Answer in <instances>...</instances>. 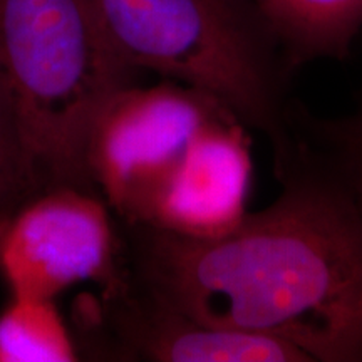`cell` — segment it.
<instances>
[{
	"label": "cell",
	"instance_id": "1",
	"mask_svg": "<svg viewBox=\"0 0 362 362\" xmlns=\"http://www.w3.org/2000/svg\"><path fill=\"white\" fill-rule=\"evenodd\" d=\"M274 175L277 198L221 238L124 225L128 282L203 324L291 344L312 362H362V215L293 146Z\"/></svg>",
	"mask_w": 362,
	"mask_h": 362
},
{
	"label": "cell",
	"instance_id": "2",
	"mask_svg": "<svg viewBox=\"0 0 362 362\" xmlns=\"http://www.w3.org/2000/svg\"><path fill=\"white\" fill-rule=\"evenodd\" d=\"M0 64L39 192L93 189L90 134L139 74L112 47L93 0H0Z\"/></svg>",
	"mask_w": 362,
	"mask_h": 362
},
{
	"label": "cell",
	"instance_id": "3",
	"mask_svg": "<svg viewBox=\"0 0 362 362\" xmlns=\"http://www.w3.org/2000/svg\"><path fill=\"white\" fill-rule=\"evenodd\" d=\"M112 47L136 71L202 90L270 144L291 148L296 72L252 0H93Z\"/></svg>",
	"mask_w": 362,
	"mask_h": 362
},
{
	"label": "cell",
	"instance_id": "4",
	"mask_svg": "<svg viewBox=\"0 0 362 362\" xmlns=\"http://www.w3.org/2000/svg\"><path fill=\"white\" fill-rule=\"evenodd\" d=\"M226 112L214 98L176 81L128 86L104 107L90 134V183L124 225L139 223L194 136Z\"/></svg>",
	"mask_w": 362,
	"mask_h": 362
},
{
	"label": "cell",
	"instance_id": "5",
	"mask_svg": "<svg viewBox=\"0 0 362 362\" xmlns=\"http://www.w3.org/2000/svg\"><path fill=\"white\" fill-rule=\"evenodd\" d=\"M111 208L93 189L57 187L27 200L0 223V275L11 293L56 298L78 284L115 291L121 270Z\"/></svg>",
	"mask_w": 362,
	"mask_h": 362
},
{
	"label": "cell",
	"instance_id": "6",
	"mask_svg": "<svg viewBox=\"0 0 362 362\" xmlns=\"http://www.w3.org/2000/svg\"><path fill=\"white\" fill-rule=\"evenodd\" d=\"M252 181L250 129L226 112L194 136L134 225L187 238H221L237 230L250 211Z\"/></svg>",
	"mask_w": 362,
	"mask_h": 362
},
{
	"label": "cell",
	"instance_id": "7",
	"mask_svg": "<svg viewBox=\"0 0 362 362\" xmlns=\"http://www.w3.org/2000/svg\"><path fill=\"white\" fill-rule=\"evenodd\" d=\"M110 354L149 362H312L277 339L203 324L134 291L107 292Z\"/></svg>",
	"mask_w": 362,
	"mask_h": 362
},
{
	"label": "cell",
	"instance_id": "8",
	"mask_svg": "<svg viewBox=\"0 0 362 362\" xmlns=\"http://www.w3.org/2000/svg\"><path fill=\"white\" fill-rule=\"evenodd\" d=\"M293 72L315 61H344L362 34V0H252Z\"/></svg>",
	"mask_w": 362,
	"mask_h": 362
},
{
	"label": "cell",
	"instance_id": "9",
	"mask_svg": "<svg viewBox=\"0 0 362 362\" xmlns=\"http://www.w3.org/2000/svg\"><path fill=\"white\" fill-rule=\"evenodd\" d=\"M291 144L341 185L362 215V86L349 111L319 116L300 99L287 115Z\"/></svg>",
	"mask_w": 362,
	"mask_h": 362
},
{
	"label": "cell",
	"instance_id": "10",
	"mask_svg": "<svg viewBox=\"0 0 362 362\" xmlns=\"http://www.w3.org/2000/svg\"><path fill=\"white\" fill-rule=\"evenodd\" d=\"M81 359L54 298L11 293L0 309V362Z\"/></svg>",
	"mask_w": 362,
	"mask_h": 362
},
{
	"label": "cell",
	"instance_id": "11",
	"mask_svg": "<svg viewBox=\"0 0 362 362\" xmlns=\"http://www.w3.org/2000/svg\"><path fill=\"white\" fill-rule=\"evenodd\" d=\"M39 193L11 84L0 64V223Z\"/></svg>",
	"mask_w": 362,
	"mask_h": 362
}]
</instances>
